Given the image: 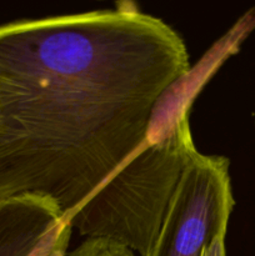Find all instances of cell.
<instances>
[{"instance_id": "obj_1", "label": "cell", "mask_w": 255, "mask_h": 256, "mask_svg": "<svg viewBox=\"0 0 255 256\" xmlns=\"http://www.w3.org/2000/svg\"><path fill=\"white\" fill-rule=\"evenodd\" d=\"M190 70L179 32L132 2L0 25V200L49 198L66 222L149 142Z\"/></svg>"}, {"instance_id": "obj_2", "label": "cell", "mask_w": 255, "mask_h": 256, "mask_svg": "<svg viewBox=\"0 0 255 256\" xmlns=\"http://www.w3.org/2000/svg\"><path fill=\"white\" fill-rule=\"evenodd\" d=\"M189 102L120 168L68 224L86 238L106 239L148 256L158 239L180 176L195 149Z\"/></svg>"}, {"instance_id": "obj_3", "label": "cell", "mask_w": 255, "mask_h": 256, "mask_svg": "<svg viewBox=\"0 0 255 256\" xmlns=\"http://www.w3.org/2000/svg\"><path fill=\"white\" fill-rule=\"evenodd\" d=\"M229 166L228 158L194 152L148 256H202L216 238L225 236L234 208Z\"/></svg>"}, {"instance_id": "obj_4", "label": "cell", "mask_w": 255, "mask_h": 256, "mask_svg": "<svg viewBox=\"0 0 255 256\" xmlns=\"http://www.w3.org/2000/svg\"><path fill=\"white\" fill-rule=\"evenodd\" d=\"M62 219L49 198L19 195L0 200V256H29Z\"/></svg>"}, {"instance_id": "obj_5", "label": "cell", "mask_w": 255, "mask_h": 256, "mask_svg": "<svg viewBox=\"0 0 255 256\" xmlns=\"http://www.w3.org/2000/svg\"><path fill=\"white\" fill-rule=\"evenodd\" d=\"M72 228L62 220L35 246L29 256H65L68 254Z\"/></svg>"}, {"instance_id": "obj_6", "label": "cell", "mask_w": 255, "mask_h": 256, "mask_svg": "<svg viewBox=\"0 0 255 256\" xmlns=\"http://www.w3.org/2000/svg\"><path fill=\"white\" fill-rule=\"evenodd\" d=\"M65 256H138L129 248L106 239L86 238L78 248Z\"/></svg>"}, {"instance_id": "obj_7", "label": "cell", "mask_w": 255, "mask_h": 256, "mask_svg": "<svg viewBox=\"0 0 255 256\" xmlns=\"http://www.w3.org/2000/svg\"><path fill=\"white\" fill-rule=\"evenodd\" d=\"M225 236H219L204 250L202 256H226L225 252Z\"/></svg>"}]
</instances>
